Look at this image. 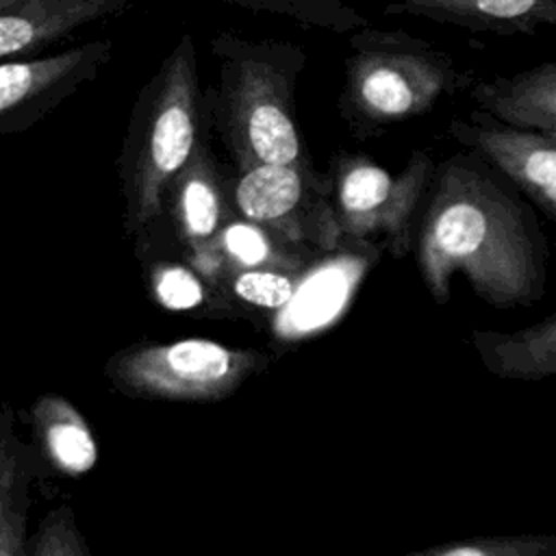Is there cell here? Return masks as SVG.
<instances>
[{
    "mask_svg": "<svg viewBox=\"0 0 556 556\" xmlns=\"http://www.w3.org/2000/svg\"><path fill=\"white\" fill-rule=\"evenodd\" d=\"M230 7L250 13H265L274 17H287L304 28H321L337 35H350L352 30L369 24L350 0H222Z\"/></svg>",
    "mask_w": 556,
    "mask_h": 556,
    "instance_id": "cell-17",
    "label": "cell"
},
{
    "mask_svg": "<svg viewBox=\"0 0 556 556\" xmlns=\"http://www.w3.org/2000/svg\"><path fill=\"white\" fill-rule=\"evenodd\" d=\"M450 135L556 219V137L502 124L480 109L452 119Z\"/></svg>",
    "mask_w": 556,
    "mask_h": 556,
    "instance_id": "cell-9",
    "label": "cell"
},
{
    "mask_svg": "<svg viewBox=\"0 0 556 556\" xmlns=\"http://www.w3.org/2000/svg\"><path fill=\"white\" fill-rule=\"evenodd\" d=\"M432 161L413 152L400 174H391L365 156H343L334 165L328 191L339 235L354 239L380 235L393 256H404L415 237L417 206L428 189Z\"/></svg>",
    "mask_w": 556,
    "mask_h": 556,
    "instance_id": "cell-6",
    "label": "cell"
},
{
    "mask_svg": "<svg viewBox=\"0 0 556 556\" xmlns=\"http://www.w3.org/2000/svg\"><path fill=\"white\" fill-rule=\"evenodd\" d=\"M37 452L54 471L78 478L98 463V443L83 413L59 393H41L28 413Z\"/></svg>",
    "mask_w": 556,
    "mask_h": 556,
    "instance_id": "cell-15",
    "label": "cell"
},
{
    "mask_svg": "<svg viewBox=\"0 0 556 556\" xmlns=\"http://www.w3.org/2000/svg\"><path fill=\"white\" fill-rule=\"evenodd\" d=\"M384 15L424 17L471 33L513 37L556 26V0H397L384 7Z\"/></svg>",
    "mask_w": 556,
    "mask_h": 556,
    "instance_id": "cell-12",
    "label": "cell"
},
{
    "mask_svg": "<svg viewBox=\"0 0 556 556\" xmlns=\"http://www.w3.org/2000/svg\"><path fill=\"white\" fill-rule=\"evenodd\" d=\"M89 547L76 528L74 510L63 504L52 508L26 541V556H89Z\"/></svg>",
    "mask_w": 556,
    "mask_h": 556,
    "instance_id": "cell-20",
    "label": "cell"
},
{
    "mask_svg": "<svg viewBox=\"0 0 556 556\" xmlns=\"http://www.w3.org/2000/svg\"><path fill=\"white\" fill-rule=\"evenodd\" d=\"M213 248L219 256L222 267L226 263L239 269L254 267H293V263L274 248L269 232L254 222H230L217 232Z\"/></svg>",
    "mask_w": 556,
    "mask_h": 556,
    "instance_id": "cell-18",
    "label": "cell"
},
{
    "mask_svg": "<svg viewBox=\"0 0 556 556\" xmlns=\"http://www.w3.org/2000/svg\"><path fill=\"white\" fill-rule=\"evenodd\" d=\"M237 211L289 243L334 245L341 237L332 217L326 187L317 185L311 167L258 163L241 172L235 187Z\"/></svg>",
    "mask_w": 556,
    "mask_h": 556,
    "instance_id": "cell-7",
    "label": "cell"
},
{
    "mask_svg": "<svg viewBox=\"0 0 556 556\" xmlns=\"http://www.w3.org/2000/svg\"><path fill=\"white\" fill-rule=\"evenodd\" d=\"M232 291L239 300L252 306L278 308L293 300L295 282L282 269L254 267V269H241L235 276Z\"/></svg>",
    "mask_w": 556,
    "mask_h": 556,
    "instance_id": "cell-22",
    "label": "cell"
},
{
    "mask_svg": "<svg viewBox=\"0 0 556 556\" xmlns=\"http://www.w3.org/2000/svg\"><path fill=\"white\" fill-rule=\"evenodd\" d=\"M150 287L156 302L167 311H191L206 300L202 280L189 267L176 263L154 265Z\"/></svg>",
    "mask_w": 556,
    "mask_h": 556,
    "instance_id": "cell-21",
    "label": "cell"
},
{
    "mask_svg": "<svg viewBox=\"0 0 556 556\" xmlns=\"http://www.w3.org/2000/svg\"><path fill=\"white\" fill-rule=\"evenodd\" d=\"M206 109L191 33H182L139 89L117 159L122 226L135 254L165 208V191L204 135Z\"/></svg>",
    "mask_w": 556,
    "mask_h": 556,
    "instance_id": "cell-3",
    "label": "cell"
},
{
    "mask_svg": "<svg viewBox=\"0 0 556 556\" xmlns=\"http://www.w3.org/2000/svg\"><path fill=\"white\" fill-rule=\"evenodd\" d=\"M9 2H17V0H0V4H9Z\"/></svg>",
    "mask_w": 556,
    "mask_h": 556,
    "instance_id": "cell-23",
    "label": "cell"
},
{
    "mask_svg": "<svg viewBox=\"0 0 556 556\" xmlns=\"http://www.w3.org/2000/svg\"><path fill=\"white\" fill-rule=\"evenodd\" d=\"M167 200L172 202L178 235L193 267L202 276H217L222 263L213 241L224 226V195L204 135L169 182L165 191Z\"/></svg>",
    "mask_w": 556,
    "mask_h": 556,
    "instance_id": "cell-10",
    "label": "cell"
},
{
    "mask_svg": "<svg viewBox=\"0 0 556 556\" xmlns=\"http://www.w3.org/2000/svg\"><path fill=\"white\" fill-rule=\"evenodd\" d=\"M267 363L263 352L211 339L141 341L111 354L104 378L128 397L204 404L230 397Z\"/></svg>",
    "mask_w": 556,
    "mask_h": 556,
    "instance_id": "cell-5",
    "label": "cell"
},
{
    "mask_svg": "<svg viewBox=\"0 0 556 556\" xmlns=\"http://www.w3.org/2000/svg\"><path fill=\"white\" fill-rule=\"evenodd\" d=\"M48 463L15 432V410L0 402V556H26L30 489Z\"/></svg>",
    "mask_w": 556,
    "mask_h": 556,
    "instance_id": "cell-14",
    "label": "cell"
},
{
    "mask_svg": "<svg viewBox=\"0 0 556 556\" xmlns=\"http://www.w3.org/2000/svg\"><path fill=\"white\" fill-rule=\"evenodd\" d=\"M473 350L486 371L504 380L539 382L556 374V315L515 332L471 330Z\"/></svg>",
    "mask_w": 556,
    "mask_h": 556,
    "instance_id": "cell-16",
    "label": "cell"
},
{
    "mask_svg": "<svg viewBox=\"0 0 556 556\" xmlns=\"http://www.w3.org/2000/svg\"><path fill=\"white\" fill-rule=\"evenodd\" d=\"M217 65L204 91L208 128L239 172L258 163L308 167L298 126L295 93L306 52L287 39H250L219 30L208 41Z\"/></svg>",
    "mask_w": 556,
    "mask_h": 556,
    "instance_id": "cell-2",
    "label": "cell"
},
{
    "mask_svg": "<svg viewBox=\"0 0 556 556\" xmlns=\"http://www.w3.org/2000/svg\"><path fill=\"white\" fill-rule=\"evenodd\" d=\"M348 43L337 106L358 137L421 117L473 80L450 52L404 28L365 24Z\"/></svg>",
    "mask_w": 556,
    "mask_h": 556,
    "instance_id": "cell-4",
    "label": "cell"
},
{
    "mask_svg": "<svg viewBox=\"0 0 556 556\" xmlns=\"http://www.w3.org/2000/svg\"><path fill=\"white\" fill-rule=\"evenodd\" d=\"M128 0H17L0 4V63L41 54L83 26L124 13Z\"/></svg>",
    "mask_w": 556,
    "mask_h": 556,
    "instance_id": "cell-11",
    "label": "cell"
},
{
    "mask_svg": "<svg viewBox=\"0 0 556 556\" xmlns=\"http://www.w3.org/2000/svg\"><path fill=\"white\" fill-rule=\"evenodd\" d=\"M417 230V267L437 304L450 300L454 274L497 306L543 298L547 245L532 211L506 191L473 154L432 167Z\"/></svg>",
    "mask_w": 556,
    "mask_h": 556,
    "instance_id": "cell-1",
    "label": "cell"
},
{
    "mask_svg": "<svg viewBox=\"0 0 556 556\" xmlns=\"http://www.w3.org/2000/svg\"><path fill=\"white\" fill-rule=\"evenodd\" d=\"M467 89L476 109L497 122L556 137V61L491 80H471Z\"/></svg>",
    "mask_w": 556,
    "mask_h": 556,
    "instance_id": "cell-13",
    "label": "cell"
},
{
    "mask_svg": "<svg viewBox=\"0 0 556 556\" xmlns=\"http://www.w3.org/2000/svg\"><path fill=\"white\" fill-rule=\"evenodd\" d=\"M556 536H473L458 543H443L417 552V556H552Z\"/></svg>",
    "mask_w": 556,
    "mask_h": 556,
    "instance_id": "cell-19",
    "label": "cell"
},
{
    "mask_svg": "<svg viewBox=\"0 0 556 556\" xmlns=\"http://www.w3.org/2000/svg\"><path fill=\"white\" fill-rule=\"evenodd\" d=\"M113 56L111 39L0 63V137L17 135L91 83Z\"/></svg>",
    "mask_w": 556,
    "mask_h": 556,
    "instance_id": "cell-8",
    "label": "cell"
}]
</instances>
